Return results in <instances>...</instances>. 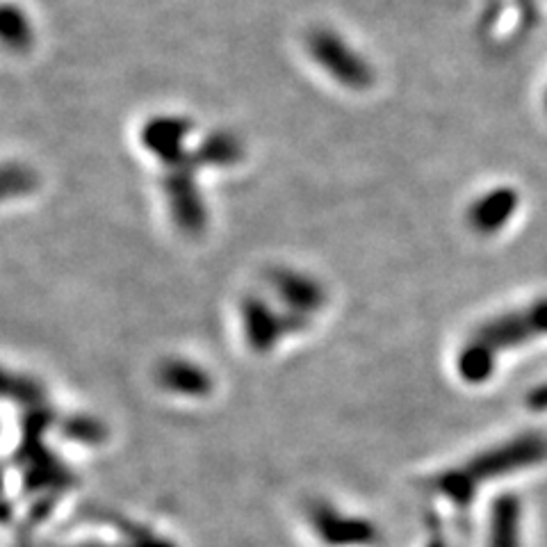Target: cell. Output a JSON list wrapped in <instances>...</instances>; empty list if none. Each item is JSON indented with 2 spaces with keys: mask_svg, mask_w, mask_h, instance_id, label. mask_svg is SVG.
I'll return each instance as SVG.
<instances>
[{
  "mask_svg": "<svg viewBox=\"0 0 547 547\" xmlns=\"http://www.w3.org/2000/svg\"><path fill=\"white\" fill-rule=\"evenodd\" d=\"M543 461H547V438L543 434H525L488 449L461 468L443 472L436 477L434 486L440 495H445L449 502L465 511L475 500L481 484L522 468H532Z\"/></svg>",
  "mask_w": 547,
  "mask_h": 547,
  "instance_id": "6da1fadb",
  "label": "cell"
},
{
  "mask_svg": "<svg viewBox=\"0 0 547 547\" xmlns=\"http://www.w3.org/2000/svg\"><path fill=\"white\" fill-rule=\"evenodd\" d=\"M310 520L326 545H372L379 541L377 527L370 520L340 516L329 504H315Z\"/></svg>",
  "mask_w": 547,
  "mask_h": 547,
  "instance_id": "ba28073f",
  "label": "cell"
},
{
  "mask_svg": "<svg viewBox=\"0 0 547 547\" xmlns=\"http://www.w3.org/2000/svg\"><path fill=\"white\" fill-rule=\"evenodd\" d=\"M520 516L518 495L497 497L488 516V547H520Z\"/></svg>",
  "mask_w": 547,
  "mask_h": 547,
  "instance_id": "8fae6325",
  "label": "cell"
},
{
  "mask_svg": "<svg viewBox=\"0 0 547 547\" xmlns=\"http://www.w3.org/2000/svg\"><path fill=\"white\" fill-rule=\"evenodd\" d=\"M32 23L21 5L7 0L3 7V44L14 53H23L32 44Z\"/></svg>",
  "mask_w": 547,
  "mask_h": 547,
  "instance_id": "4fadbf2b",
  "label": "cell"
},
{
  "mask_svg": "<svg viewBox=\"0 0 547 547\" xmlns=\"http://www.w3.org/2000/svg\"><path fill=\"white\" fill-rule=\"evenodd\" d=\"M520 197L513 187H493L468 208V224L481 235L502 231L516 215Z\"/></svg>",
  "mask_w": 547,
  "mask_h": 547,
  "instance_id": "9c48e42d",
  "label": "cell"
},
{
  "mask_svg": "<svg viewBox=\"0 0 547 547\" xmlns=\"http://www.w3.org/2000/svg\"><path fill=\"white\" fill-rule=\"evenodd\" d=\"M429 547H445V543H443V538H440V536H436V538H434V541H431V543H429Z\"/></svg>",
  "mask_w": 547,
  "mask_h": 547,
  "instance_id": "2e32d148",
  "label": "cell"
},
{
  "mask_svg": "<svg viewBox=\"0 0 547 547\" xmlns=\"http://www.w3.org/2000/svg\"><path fill=\"white\" fill-rule=\"evenodd\" d=\"M3 185L5 197H23L35 187V174L26 165H16V162H7L3 169Z\"/></svg>",
  "mask_w": 547,
  "mask_h": 547,
  "instance_id": "5bb4252c",
  "label": "cell"
},
{
  "mask_svg": "<svg viewBox=\"0 0 547 547\" xmlns=\"http://www.w3.org/2000/svg\"><path fill=\"white\" fill-rule=\"evenodd\" d=\"M545 105H547V96H545Z\"/></svg>",
  "mask_w": 547,
  "mask_h": 547,
  "instance_id": "e0dca14e",
  "label": "cell"
},
{
  "mask_svg": "<svg viewBox=\"0 0 547 547\" xmlns=\"http://www.w3.org/2000/svg\"><path fill=\"white\" fill-rule=\"evenodd\" d=\"M306 53L333 83L351 92H365L377 80L372 62L333 28L320 26L310 30L306 35Z\"/></svg>",
  "mask_w": 547,
  "mask_h": 547,
  "instance_id": "7a4b0ae2",
  "label": "cell"
},
{
  "mask_svg": "<svg viewBox=\"0 0 547 547\" xmlns=\"http://www.w3.org/2000/svg\"><path fill=\"white\" fill-rule=\"evenodd\" d=\"M158 383L162 388L185 397H206L212 390V379L203 367L183 358H169L158 367Z\"/></svg>",
  "mask_w": 547,
  "mask_h": 547,
  "instance_id": "30bf717a",
  "label": "cell"
},
{
  "mask_svg": "<svg viewBox=\"0 0 547 547\" xmlns=\"http://www.w3.org/2000/svg\"><path fill=\"white\" fill-rule=\"evenodd\" d=\"M192 128V121L183 114H155L149 121H144L140 142L144 151H149L160 162V167H167L185 160L192 153L187 149Z\"/></svg>",
  "mask_w": 547,
  "mask_h": 547,
  "instance_id": "5b68a950",
  "label": "cell"
},
{
  "mask_svg": "<svg viewBox=\"0 0 547 547\" xmlns=\"http://www.w3.org/2000/svg\"><path fill=\"white\" fill-rule=\"evenodd\" d=\"M192 155L199 167L224 169L238 165L244 155V146L240 137L231 130H215V133L203 137L199 149H194Z\"/></svg>",
  "mask_w": 547,
  "mask_h": 547,
  "instance_id": "7c38bea8",
  "label": "cell"
},
{
  "mask_svg": "<svg viewBox=\"0 0 547 547\" xmlns=\"http://www.w3.org/2000/svg\"><path fill=\"white\" fill-rule=\"evenodd\" d=\"M201 167L190 153L185 160L162 167L160 187L165 194L171 222L178 231L187 235H199L208 226V206L203 190L197 183V171Z\"/></svg>",
  "mask_w": 547,
  "mask_h": 547,
  "instance_id": "3957f363",
  "label": "cell"
},
{
  "mask_svg": "<svg viewBox=\"0 0 547 547\" xmlns=\"http://www.w3.org/2000/svg\"><path fill=\"white\" fill-rule=\"evenodd\" d=\"M541 336H547V299L484 322L472 333L470 342L486 347L497 356L504 349L518 347L522 342Z\"/></svg>",
  "mask_w": 547,
  "mask_h": 547,
  "instance_id": "277c9868",
  "label": "cell"
},
{
  "mask_svg": "<svg viewBox=\"0 0 547 547\" xmlns=\"http://www.w3.org/2000/svg\"><path fill=\"white\" fill-rule=\"evenodd\" d=\"M64 434H67L71 440L99 443V440H103V427L96 420L78 418V420H69V424H64Z\"/></svg>",
  "mask_w": 547,
  "mask_h": 547,
  "instance_id": "9a60e30c",
  "label": "cell"
},
{
  "mask_svg": "<svg viewBox=\"0 0 547 547\" xmlns=\"http://www.w3.org/2000/svg\"><path fill=\"white\" fill-rule=\"evenodd\" d=\"M242 320L244 333L253 351L265 354L272 349L283 333L304 329L306 322L290 313H276V310L260 297H247L242 304Z\"/></svg>",
  "mask_w": 547,
  "mask_h": 547,
  "instance_id": "8992f818",
  "label": "cell"
},
{
  "mask_svg": "<svg viewBox=\"0 0 547 547\" xmlns=\"http://www.w3.org/2000/svg\"><path fill=\"white\" fill-rule=\"evenodd\" d=\"M269 285L276 290V295H279L285 308H288V313L304 322H308L310 313H317L326 301L322 283L313 279L310 274L297 272V269H274V272L269 274Z\"/></svg>",
  "mask_w": 547,
  "mask_h": 547,
  "instance_id": "52a82bcc",
  "label": "cell"
}]
</instances>
